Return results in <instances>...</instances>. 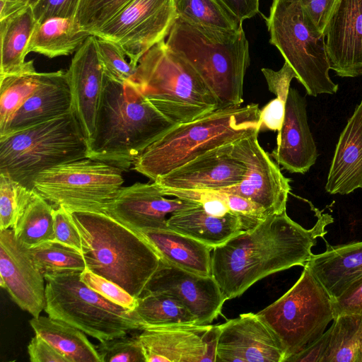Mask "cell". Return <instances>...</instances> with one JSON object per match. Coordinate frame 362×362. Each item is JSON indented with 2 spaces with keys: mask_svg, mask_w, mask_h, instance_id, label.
<instances>
[{
  "mask_svg": "<svg viewBox=\"0 0 362 362\" xmlns=\"http://www.w3.org/2000/svg\"><path fill=\"white\" fill-rule=\"evenodd\" d=\"M4 1H14V0H4Z\"/></svg>",
  "mask_w": 362,
  "mask_h": 362,
  "instance_id": "obj_52",
  "label": "cell"
},
{
  "mask_svg": "<svg viewBox=\"0 0 362 362\" xmlns=\"http://www.w3.org/2000/svg\"><path fill=\"white\" fill-rule=\"evenodd\" d=\"M138 233L163 262L199 275L212 276L211 247L168 228L144 229Z\"/></svg>",
  "mask_w": 362,
  "mask_h": 362,
  "instance_id": "obj_26",
  "label": "cell"
},
{
  "mask_svg": "<svg viewBox=\"0 0 362 362\" xmlns=\"http://www.w3.org/2000/svg\"><path fill=\"white\" fill-rule=\"evenodd\" d=\"M96 348L101 362H146L138 336L128 337L126 334L100 341Z\"/></svg>",
  "mask_w": 362,
  "mask_h": 362,
  "instance_id": "obj_40",
  "label": "cell"
},
{
  "mask_svg": "<svg viewBox=\"0 0 362 362\" xmlns=\"http://www.w3.org/2000/svg\"><path fill=\"white\" fill-rule=\"evenodd\" d=\"M177 17L195 25L234 31L242 26L218 0H173Z\"/></svg>",
  "mask_w": 362,
  "mask_h": 362,
  "instance_id": "obj_35",
  "label": "cell"
},
{
  "mask_svg": "<svg viewBox=\"0 0 362 362\" xmlns=\"http://www.w3.org/2000/svg\"><path fill=\"white\" fill-rule=\"evenodd\" d=\"M259 115L258 104L252 103L177 124L142 152L133 170L153 182L211 150L259 132Z\"/></svg>",
  "mask_w": 362,
  "mask_h": 362,
  "instance_id": "obj_4",
  "label": "cell"
},
{
  "mask_svg": "<svg viewBox=\"0 0 362 362\" xmlns=\"http://www.w3.org/2000/svg\"><path fill=\"white\" fill-rule=\"evenodd\" d=\"M34 189L0 173V230L13 228L29 204Z\"/></svg>",
  "mask_w": 362,
  "mask_h": 362,
  "instance_id": "obj_37",
  "label": "cell"
},
{
  "mask_svg": "<svg viewBox=\"0 0 362 362\" xmlns=\"http://www.w3.org/2000/svg\"><path fill=\"white\" fill-rule=\"evenodd\" d=\"M134 312L141 330L156 327L197 325L196 317L180 301L163 293L145 292L137 298Z\"/></svg>",
  "mask_w": 362,
  "mask_h": 362,
  "instance_id": "obj_31",
  "label": "cell"
},
{
  "mask_svg": "<svg viewBox=\"0 0 362 362\" xmlns=\"http://www.w3.org/2000/svg\"><path fill=\"white\" fill-rule=\"evenodd\" d=\"M329 329V344L322 362H362V315H339Z\"/></svg>",
  "mask_w": 362,
  "mask_h": 362,
  "instance_id": "obj_33",
  "label": "cell"
},
{
  "mask_svg": "<svg viewBox=\"0 0 362 362\" xmlns=\"http://www.w3.org/2000/svg\"><path fill=\"white\" fill-rule=\"evenodd\" d=\"M308 18L325 35L328 23L339 0H299Z\"/></svg>",
  "mask_w": 362,
  "mask_h": 362,
  "instance_id": "obj_44",
  "label": "cell"
},
{
  "mask_svg": "<svg viewBox=\"0 0 362 362\" xmlns=\"http://www.w3.org/2000/svg\"><path fill=\"white\" fill-rule=\"evenodd\" d=\"M262 72L266 79L269 91L274 93L276 98L286 103L291 88V82L293 78H296L291 66L285 62L279 71L263 68Z\"/></svg>",
  "mask_w": 362,
  "mask_h": 362,
  "instance_id": "obj_45",
  "label": "cell"
},
{
  "mask_svg": "<svg viewBox=\"0 0 362 362\" xmlns=\"http://www.w3.org/2000/svg\"><path fill=\"white\" fill-rule=\"evenodd\" d=\"M96 45L105 75L120 83L129 81L136 69L127 61V56L123 51L115 43L98 37L96 39Z\"/></svg>",
  "mask_w": 362,
  "mask_h": 362,
  "instance_id": "obj_39",
  "label": "cell"
},
{
  "mask_svg": "<svg viewBox=\"0 0 362 362\" xmlns=\"http://www.w3.org/2000/svg\"><path fill=\"white\" fill-rule=\"evenodd\" d=\"M71 110V95L66 71L42 72L37 88L17 111L0 137L60 117Z\"/></svg>",
  "mask_w": 362,
  "mask_h": 362,
  "instance_id": "obj_23",
  "label": "cell"
},
{
  "mask_svg": "<svg viewBox=\"0 0 362 362\" xmlns=\"http://www.w3.org/2000/svg\"><path fill=\"white\" fill-rule=\"evenodd\" d=\"M257 314L277 339L285 362L318 339L335 318L333 298L305 267L288 291Z\"/></svg>",
  "mask_w": 362,
  "mask_h": 362,
  "instance_id": "obj_10",
  "label": "cell"
},
{
  "mask_svg": "<svg viewBox=\"0 0 362 362\" xmlns=\"http://www.w3.org/2000/svg\"><path fill=\"white\" fill-rule=\"evenodd\" d=\"M71 214L81 237L86 267L134 298L142 296L160 264L153 247L139 233L105 213Z\"/></svg>",
  "mask_w": 362,
  "mask_h": 362,
  "instance_id": "obj_3",
  "label": "cell"
},
{
  "mask_svg": "<svg viewBox=\"0 0 362 362\" xmlns=\"http://www.w3.org/2000/svg\"><path fill=\"white\" fill-rule=\"evenodd\" d=\"M79 1L80 0H37L32 8L38 23L55 18L75 19Z\"/></svg>",
  "mask_w": 362,
  "mask_h": 362,
  "instance_id": "obj_43",
  "label": "cell"
},
{
  "mask_svg": "<svg viewBox=\"0 0 362 362\" xmlns=\"http://www.w3.org/2000/svg\"><path fill=\"white\" fill-rule=\"evenodd\" d=\"M233 144L211 150L153 182L160 188L174 189L220 190L236 185L246 168L233 155Z\"/></svg>",
  "mask_w": 362,
  "mask_h": 362,
  "instance_id": "obj_19",
  "label": "cell"
},
{
  "mask_svg": "<svg viewBox=\"0 0 362 362\" xmlns=\"http://www.w3.org/2000/svg\"><path fill=\"white\" fill-rule=\"evenodd\" d=\"M88 142L71 110L0 137V173L34 189L41 172L87 158Z\"/></svg>",
  "mask_w": 362,
  "mask_h": 362,
  "instance_id": "obj_7",
  "label": "cell"
},
{
  "mask_svg": "<svg viewBox=\"0 0 362 362\" xmlns=\"http://www.w3.org/2000/svg\"><path fill=\"white\" fill-rule=\"evenodd\" d=\"M176 124L129 81L120 83L105 75L87 158L127 170L148 146Z\"/></svg>",
  "mask_w": 362,
  "mask_h": 362,
  "instance_id": "obj_2",
  "label": "cell"
},
{
  "mask_svg": "<svg viewBox=\"0 0 362 362\" xmlns=\"http://www.w3.org/2000/svg\"><path fill=\"white\" fill-rule=\"evenodd\" d=\"M81 273L45 274L44 310L99 341L141 329L134 310L115 304L88 287Z\"/></svg>",
  "mask_w": 362,
  "mask_h": 362,
  "instance_id": "obj_9",
  "label": "cell"
},
{
  "mask_svg": "<svg viewBox=\"0 0 362 362\" xmlns=\"http://www.w3.org/2000/svg\"><path fill=\"white\" fill-rule=\"evenodd\" d=\"M168 228L213 247L221 245L244 230L243 218L234 213L223 216L208 214L199 204L169 216Z\"/></svg>",
  "mask_w": 362,
  "mask_h": 362,
  "instance_id": "obj_27",
  "label": "cell"
},
{
  "mask_svg": "<svg viewBox=\"0 0 362 362\" xmlns=\"http://www.w3.org/2000/svg\"><path fill=\"white\" fill-rule=\"evenodd\" d=\"M122 170L88 158L62 163L39 173L33 187L40 196L70 213H105L122 187Z\"/></svg>",
  "mask_w": 362,
  "mask_h": 362,
  "instance_id": "obj_11",
  "label": "cell"
},
{
  "mask_svg": "<svg viewBox=\"0 0 362 362\" xmlns=\"http://www.w3.org/2000/svg\"><path fill=\"white\" fill-rule=\"evenodd\" d=\"M38 23L28 6L0 20V76L23 70L30 37Z\"/></svg>",
  "mask_w": 362,
  "mask_h": 362,
  "instance_id": "obj_28",
  "label": "cell"
},
{
  "mask_svg": "<svg viewBox=\"0 0 362 362\" xmlns=\"http://www.w3.org/2000/svg\"><path fill=\"white\" fill-rule=\"evenodd\" d=\"M165 43L194 69L219 109L241 106L250 64L249 44L243 25L226 31L192 25L177 17Z\"/></svg>",
  "mask_w": 362,
  "mask_h": 362,
  "instance_id": "obj_5",
  "label": "cell"
},
{
  "mask_svg": "<svg viewBox=\"0 0 362 362\" xmlns=\"http://www.w3.org/2000/svg\"><path fill=\"white\" fill-rule=\"evenodd\" d=\"M37 0L0 1V14L6 17L28 6H33Z\"/></svg>",
  "mask_w": 362,
  "mask_h": 362,
  "instance_id": "obj_51",
  "label": "cell"
},
{
  "mask_svg": "<svg viewBox=\"0 0 362 362\" xmlns=\"http://www.w3.org/2000/svg\"><path fill=\"white\" fill-rule=\"evenodd\" d=\"M335 317L343 314L362 315V278L333 298Z\"/></svg>",
  "mask_w": 362,
  "mask_h": 362,
  "instance_id": "obj_46",
  "label": "cell"
},
{
  "mask_svg": "<svg viewBox=\"0 0 362 362\" xmlns=\"http://www.w3.org/2000/svg\"><path fill=\"white\" fill-rule=\"evenodd\" d=\"M42 72L36 71L33 60L21 71L0 76V135L17 111L37 88Z\"/></svg>",
  "mask_w": 362,
  "mask_h": 362,
  "instance_id": "obj_34",
  "label": "cell"
},
{
  "mask_svg": "<svg viewBox=\"0 0 362 362\" xmlns=\"http://www.w3.org/2000/svg\"><path fill=\"white\" fill-rule=\"evenodd\" d=\"M145 292L173 296L193 314L197 325H210L227 300L212 276L194 274L162 260Z\"/></svg>",
  "mask_w": 362,
  "mask_h": 362,
  "instance_id": "obj_16",
  "label": "cell"
},
{
  "mask_svg": "<svg viewBox=\"0 0 362 362\" xmlns=\"http://www.w3.org/2000/svg\"><path fill=\"white\" fill-rule=\"evenodd\" d=\"M133 0H80L75 21L81 31L93 35Z\"/></svg>",
  "mask_w": 362,
  "mask_h": 362,
  "instance_id": "obj_38",
  "label": "cell"
},
{
  "mask_svg": "<svg viewBox=\"0 0 362 362\" xmlns=\"http://www.w3.org/2000/svg\"><path fill=\"white\" fill-rule=\"evenodd\" d=\"M258 132L233 144V153L245 168V175L236 185L220 190L246 198L264 209L268 216L286 211L291 180L262 148Z\"/></svg>",
  "mask_w": 362,
  "mask_h": 362,
  "instance_id": "obj_13",
  "label": "cell"
},
{
  "mask_svg": "<svg viewBox=\"0 0 362 362\" xmlns=\"http://www.w3.org/2000/svg\"><path fill=\"white\" fill-rule=\"evenodd\" d=\"M216 325L148 327L138 339L146 362L216 361Z\"/></svg>",
  "mask_w": 362,
  "mask_h": 362,
  "instance_id": "obj_14",
  "label": "cell"
},
{
  "mask_svg": "<svg viewBox=\"0 0 362 362\" xmlns=\"http://www.w3.org/2000/svg\"><path fill=\"white\" fill-rule=\"evenodd\" d=\"M177 18L173 0H133L93 35L117 45L136 69L151 47L165 40Z\"/></svg>",
  "mask_w": 362,
  "mask_h": 362,
  "instance_id": "obj_12",
  "label": "cell"
},
{
  "mask_svg": "<svg viewBox=\"0 0 362 362\" xmlns=\"http://www.w3.org/2000/svg\"><path fill=\"white\" fill-rule=\"evenodd\" d=\"M26 250L43 276L81 273L86 267L81 252L57 241H47Z\"/></svg>",
  "mask_w": 362,
  "mask_h": 362,
  "instance_id": "obj_36",
  "label": "cell"
},
{
  "mask_svg": "<svg viewBox=\"0 0 362 362\" xmlns=\"http://www.w3.org/2000/svg\"><path fill=\"white\" fill-rule=\"evenodd\" d=\"M29 322L35 334L42 337L70 362H101L96 346L78 328L49 316L33 317Z\"/></svg>",
  "mask_w": 362,
  "mask_h": 362,
  "instance_id": "obj_29",
  "label": "cell"
},
{
  "mask_svg": "<svg viewBox=\"0 0 362 362\" xmlns=\"http://www.w3.org/2000/svg\"><path fill=\"white\" fill-rule=\"evenodd\" d=\"M266 23L269 43L279 50L308 95L337 92L339 86L329 74L325 35L315 26L299 0H273Z\"/></svg>",
  "mask_w": 362,
  "mask_h": 362,
  "instance_id": "obj_8",
  "label": "cell"
},
{
  "mask_svg": "<svg viewBox=\"0 0 362 362\" xmlns=\"http://www.w3.org/2000/svg\"><path fill=\"white\" fill-rule=\"evenodd\" d=\"M54 209L34 191L33 197L17 223L13 228L16 239L25 249L54 240Z\"/></svg>",
  "mask_w": 362,
  "mask_h": 362,
  "instance_id": "obj_32",
  "label": "cell"
},
{
  "mask_svg": "<svg viewBox=\"0 0 362 362\" xmlns=\"http://www.w3.org/2000/svg\"><path fill=\"white\" fill-rule=\"evenodd\" d=\"M45 277L21 246L12 229L0 230V286L11 300L33 317L45 309Z\"/></svg>",
  "mask_w": 362,
  "mask_h": 362,
  "instance_id": "obj_18",
  "label": "cell"
},
{
  "mask_svg": "<svg viewBox=\"0 0 362 362\" xmlns=\"http://www.w3.org/2000/svg\"><path fill=\"white\" fill-rule=\"evenodd\" d=\"M304 267L335 298L362 278V241L328 245Z\"/></svg>",
  "mask_w": 362,
  "mask_h": 362,
  "instance_id": "obj_25",
  "label": "cell"
},
{
  "mask_svg": "<svg viewBox=\"0 0 362 362\" xmlns=\"http://www.w3.org/2000/svg\"><path fill=\"white\" fill-rule=\"evenodd\" d=\"M334 221L328 214L317 216L305 229L284 211L267 216L225 243L213 247L211 274L226 300L243 294L258 281L295 266L313 256L312 248Z\"/></svg>",
  "mask_w": 362,
  "mask_h": 362,
  "instance_id": "obj_1",
  "label": "cell"
},
{
  "mask_svg": "<svg viewBox=\"0 0 362 362\" xmlns=\"http://www.w3.org/2000/svg\"><path fill=\"white\" fill-rule=\"evenodd\" d=\"M54 241L59 242L82 252V240L71 214L63 206L53 212Z\"/></svg>",
  "mask_w": 362,
  "mask_h": 362,
  "instance_id": "obj_42",
  "label": "cell"
},
{
  "mask_svg": "<svg viewBox=\"0 0 362 362\" xmlns=\"http://www.w3.org/2000/svg\"><path fill=\"white\" fill-rule=\"evenodd\" d=\"M325 37L330 69L341 77L362 76V0H339Z\"/></svg>",
  "mask_w": 362,
  "mask_h": 362,
  "instance_id": "obj_21",
  "label": "cell"
},
{
  "mask_svg": "<svg viewBox=\"0 0 362 362\" xmlns=\"http://www.w3.org/2000/svg\"><path fill=\"white\" fill-rule=\"evenodd\" d=\"M158 110L175 124L191 122L219 109L194 69L165 40L139 60L129 81Z\"/></svg>",
  "mask_w": 362,
  "mask_h": 362,
  "instance_id": "obj_6",
  "label": "cell"
},
{
  "mask_svg": "<svg viewBox=\"0 0 362 362\" xmlns=\"http://www.w3.org/2000/svg\"><path fill=\"white\" fill-rule=\"evenodd\" d=\"M165 197L155 182H136L122 187L107 206L105 213L138 233L144 229L167 228L168 215L200 204Z\"/></svg>",
  "mask_w": 362,
  "mask_h": 362,
  "instance_id": "obj_17",
  "label": "cell"
},
{
  "mask_svg": "<svg viewBox=\"0 0 362 362\" xmlns=\"http://www.w3.org/2000/svg\"><path fill=\"white\" fill-rule=\"evenodd\" d=\"M96 39L93 35L87 37L76 51L66 71L72 111L87 142L95 129L104 88L105 73L98 58Z\"/></svg>",
  "mask_w": 362,
  "mask_h": 362,
  "instance_id": "obj_20",
  "label": "cell"
},
{
  "mask_svg": "<svg viewBox=\"0 0 362 362\" xmlns=\"http://www.w3.org/2000/svg\"><path fill=\"white\" fill-rule=\"evenodd\" d=\"M330 340V329L301 352L287 360L290 362H322Z\"/></svg>",
  "mask_w": 362,
  "mask_h": 362,
  "instance_id": "obj_49",
  "label": "cell"
},
{
  "mask_svg": "<svg viewBox=\"0 0 362 362\" xmlns=\"http://www.w3.org/2000/svg\"><path fill=\"white\" fill-rule=\"evenodd\" d=\"M216 326V361L285 362L277 339L257 314L243 313Z\"/></svg>",
  "mask_w": 362,
  "mask_h": 362,
  "instance_id": "obj_15",
  "label": "cell"
},
{
  "mask_svg": "<svg viewBox=\"0 0 362 362\" xmlns=\"http://www.w3.org/2000/svg\"><path fill=\"white\" fill-rule=\"evenodd\" d=\"M285 108L286 102L276 98L260 110L259 132L265 130L279 131L284 122Z\"/></svg>",
  "mask_w": 362,
  "mask_h": 362,
  "instance_id": "obj_47",
  "label": "cell"
},
{
  "mask_svg": "<svg viewBox=\"0 0 362 362\" xmlns=\"http://www.w3.org/2000/svg\"><path fill=\"white\" fill-rule=\"evenodd\" d=\"M89 35L79 29L74 18H51L37 25L28 46V53L35 52L50 59L69 55Z\"/></svg>",
  "mask_w": 362,
  "mask_h": 362,
  "instance_id": "obj_30",
  "label": "cell"
},
{
  "mask_svg": "<svg viewBox=\"0 0 362 362\" xmlns=\"http://www.w3.org/2000/svg\"><path fill=\"white\" fill-rule=\"evenodd\" d=\"M240 22L252 18L259 11V0H218Z\"/></svg>",
  "mask_w": 362,
  "mask_h": 362,
  "instance_id": "obj_50",
  "label": "cell"
},
{
  "mask_svg": "<svg viewBox=\"0 0 362 362\" xmlns=\"http://www.w3.org/2000/svg\"><path fill=\"white\" fill-rule=\"evenodd\" d=\"M325 188L341 195L362 189V99L339 137Z\"/></svg>",
  "mask_w": 362,
  "mask_h": 362,
  "instance_id": "obj_24",
  "label": "cell"
},
{
  "mask_svg": "<svg viewBox=\"0 0 362 362\" xmlns=\"http://www.w3.org/2000/svg\"><path fill=\"white\" fill-rule=\"evenodd\" d=\"M28 353L31 362H70L64 355L37 334L28 344Z\"/></svg>",
  "mask_w": 362,
  "mask_h": 362,
  "instance_id": "obj_48",
  "label": "cell"
},
{
  "mask_svg": "<svg viewBox=\"0 0 362 362\" xmlns=\"http://www.w3.org/2000/svg\"><path fill=\"white\" fill-rule=\"evenodd\" d=\"M81 280L88 287L111 302L123 308L134 310L137 305V298L117 284L100 276L88 268L80 274Z\"/></svg>",
  "mask_w": 362,
  "mask_h": 362,
  "instance_id": "obj_41",
  "label": "cell"
},
{
  "mask_svg": "<svg viewBox=\"0 0 362 362\" xmlns=\"http://www.w3.org/2000/svg\"><path fill=\"white\" fill-rule=\"evenodd\" d=\"M272 157L291 173L305 174L315 163L318 153L308 122L306 100L291 88L283 124Z\"/></svg>",
  "mask_w": 362,
  "mask_h": 362,
  "instance_id": "obj_22",
  "label": "cell"
}]
</instances>
